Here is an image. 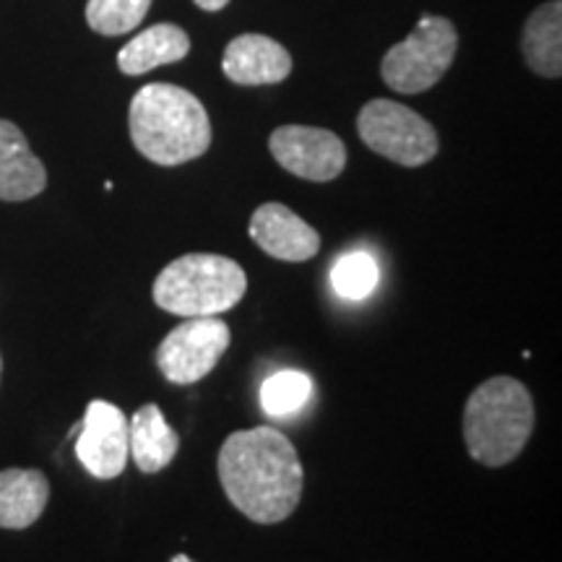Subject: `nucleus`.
Wrapping results in <instances>:
<instances>
[{
    "label": "nucleus",
    "instance_id": "9d476101",
    "mask_svg": "<svg viewBox=\"0 0 562 562\" xmlns=\"http://www.w3.org/2000/svg\"><path fill=\"white\" fill-rule=\"evenodd\" d=\"M250 240L266 256L286 263L311 261L321 250V235L284 203H263L250 216Z\"/></svg>",
    "mask_w": 562,
    "mask_h": 562
},
{
    "label": "nucleus",
    "instance_id": "a211bd4d",
    "mask_svg": "<svg viewBox=\"0 0 562 562\" xmlns=\"http://www.w3.org/2000/svg\"><path fill=\"white\" fill-rule=\"evenodd\" d=\"M313 393V383L305 372L281 370L271 375L261 389V406L271 417H290L307 404Z\"/></svg>",
    "mask_w": 562,
    "mask_h": 562
},
{
    "label": "nucleus",
    "instance_id": "412c9836",
    "mask_svg": "<svg viewBox=\"0 0 562 562\" xmlns=\"http://www.w3.org/2000/svg\"><path fill=\"white\" fill-rule=\"evenodd\" d=\"M172 562H191V560H188V558H186V554H178V558H175Z\"/></svg>",
    "mask_w": 562,
    "mask_h": 562
},
{
    "label": "nucleus",
    "instance_id": "4be33fe9",
    "mask_svg": "<svg viewBox=\"0 0 562 562\" xmlns=\"http://www.w3.org/2000/svg\"><path fill=\"white\" fill-rule=\"evenodd\" d=\"M0 378H3V357H0Z\"/></svg>",
    "mask_w": 562,
    "mask_h": 562
},
{
    "label": "nucleus",
    "instance_id": "423d86ee",
    "mask_svg": "<svg viewBox=\"0 0 562 562\" xmlns=\"http://www.w3.org/2000/svg\"><path fill=\"white\" fill-rule=\"evenodd\" d=\"M364 146L402 167H422L440 149L438 133L419 112L393 100H372L357 115Z\"/></svg>",
    "mask_w": 562,
    "mask_h": 562
},
{
    "label": "nucleus",
    "instance_id": "0eeeda50",
    "mask_svg": "<svg viewBox=\"0 0 562 562\" xmlns=\"http://www.w3.org/2000/svg\"><path fill=\"white\" fill-rule=\"evenodd\" d=\"M229 341V326L216 315L186 318L161 339L154 360L165 381L191 385L203 381L220 364Z\"/></svg>",
    "mask_w": 562,
    "mask_h": 562
},
{
    "label": "nucleus",
    "instance_id": "7ed1b4c3",
    "mask_svg": "<svg viewBox=\"0 0 562 562\" xmlns=\"http://www.w3.org/2000/svg\"><path fill=\"white\" fill-rule=\"evenodd\" d=\"M531 432L533 398L516 378H490L463 406V442L482 467L497 469L516 461Z\"/></svg>",
    "mask_w": 562,
    "mask_h": 562
},
{
    "label": "nucleus",
    "instance_id": "6e6552de",
    "mask_svg": "<svg viewBox=\"0 0 562 562\" xmlns=\"http://www.w3.org/2000/svg\"><path fill=\"white\" fill-rule=\"evenodd\" d=\"M269 149L281 170L311 182L336 180L347 167V149L334 131L313 125H281L271 133Z\"/></svg>",
    "mask_w": 562,
    "mask_h": 562
},
{
    "label": "nucleus",
    "instance_id": "2eb2a0df",
    "mask_svg": "<svg viewBox=\"0 0 562 562\" xmlns=\"http://www.w3.org/2000/svg\"><path fill=\"white\" fill-rule=\"evenodd\" d=\"M188 53H191V37L186 30L175 24H154L117 53V68L125 76H144L159 66L180 63Z\"/></svg>",
    "mask_w": 562,
    "mask_h": 562
},
{
    "label": "nucleus",
    "instance_id": "f03ea898",
    "mask_svg": "<svg viewBox=\"0 0 562 562\" xmlns=\"http://www.w3.org/2000/svg\"><path fill=\"white\" fill-rule=\"evenodd\" d=\"M131 140L140 157L178 167L203 157L211 146V121L201 100L175 83H146L131 100Z\"/></svg>",
    "mask_w": 562,
    "mask_h": 562
},
{
    "label": "nucleus",
    "instance_id": "f8f14e48",
    "mask_svg": "<svg viewBox=\"0 0 562 562\" xmlns=\"http://www.w3.org/2000/svg\"><path fill=\"white\" fill-rule=\"evenodd\" d=\"M47 186L45 165L34 157L19 125L0 121V201H30Z\"/></svg>",
    "mask_w": 562,
    "mask_h": 562
},
{
    "label": "nucleus",
    "instance_id": "ddd939ff",
    "mask_svg": "<svg viewBox=\"0 0 562 562\" xmlns=\"http://www.w3.org/2000/svg\"><path fill=\"white\" fill-rule=\"evenodd\" d=\"M50 501V482L40 469L0 472V529H30Z\"/></svg>",
    "mask_w": 562,
    "mask_h": 562
},
{
    "label": "nucleus",
    "instance_id": "1a4fd4ad",
    "mask_svg": "<svg viewBox=\"0 0 562 562\" xmlns=\"http://www.w3.org/2000/svg\"><path fill=\"white\" fill-rule=\"evenodd\" d=\"M76 456L97 480H115L128 467V419L115 404L94 398L76 438Z\"/></svg>",
    "mask_w": 562,
    "mask_h": 562
},
{
    "label": "nucleus",
    "instance_id": "6ab92c4d",
    "mask_svg": "<svg viewBox=\"0 0 562 562\" xmlns=\"http://www.w3.org/2000/svg\"><path fill=\"white\" fill-rule=\"evenodd\" d=\"M381 271L368 252H349L341 256L331 269L334 290L347 300H364L378 286Z\"/></svg>",
    "mask_w": 562,
    "mask_h": 562
},
{
    "label": "nucleus",
    "instance_id": "f257e3e1",
    "mask_svg": "<svg viewBox=\"0 0 562 562\" xmlns=\"http://www.w3.org/2000/svg\"><path fill=\"white\" fill-rule=\"evenodd\" d=\"M216 474L229 503L261 526L286 521L305 487L297 448L269 425L232 432L216 456Z\"/></svg>",
    "mask_w": 562,
    "mask_h": 562
},
{
    "label": "nucleus",
    "instance_id": "f3484780",
    "mask_svg": "<svg viewBox=\"0 0 562 562\" xmlns=\"http://www.w3.org/2000/svg\"><path fill=\"white\" fill-rule=\"evenodd\" d=\"M151 9V0H89L87 21L102 37H121L136 30Z\"/></svg>",
    "mask_w": 562,
    "mask_h": 562
},
{
    "label": "nucleus",
    "instance_id": "aec40b11",
    "mask_svg": "<svg viewBox=\"0 0 562 562\" xmlns=\"http://www.w3.org/2000/svg\"><path fill=\"white\" fill-rule=\"evenodd\" d=\"M193 3L203 11H222V9H227L229 0H193Z\"/></svg>",
    "mask_w": 562,
    "mask_h": 562
},
{
    "label": "nucleus",
    "instance_id": "9b49d317",
    "mask_svg": "<svg viewBox=\"0 0 562 562\" xmlns=\"http://www.w3.org/2000/svg\"><path fill=\"white\" fill-rule=\"evenodd\" d=\"M224 76L240 87L281 83L292 74V55L281 42L266 34H240L227 45L222 60Z\"/></svg>",
    "mask_w": 562,
    "mask_h": 562
},
{
    "label": "nucleus",
    "instance_id": "39448f33",
    "mask_svg": "<svg viewBox=\"0 0 562 562\" xmlns=\"http://www.w3.org/2000/svg\"><path fill=\"white\" fill-rule=\"evenodd\" d=\"M459 47L456 26L446 16H422L409 37L393 45L381 63V76L398 94H422L448 74Z\"/></svg>",
    "mask_w": 562,
    "mask_h": 562
},
{
    "label": "nucleus",
    "instance_id": "4468645a",
    "mask_svg": "<svg viewBox=\"0 0 562 562\" xmlns=\"http://www.w3.org/2000/svg\"><path fill=\"white\" fill-rule=\"evenodd\" d=\"M128 451L144 474H157L180 451V438L157 404H144L128 419Z\"/></svg>",
    "mask_w": 562,
    "mask_h": 562
},
{
    "label": "nucleus",
    "instance_id": "dca6fc26",
    "mask_svg": "<svg viewBox=\"0 0 562 562\" xmlns=\"http://www.w3.org/2000/svg\"><path fill=\"white\" fill-rule=\"evenodd\" d=\"M524 58L533 74L544 79L562 76V3L547 0L526 19L524 26Z\"/></svg>",
    "mask_w": 562,
    "mask_h": 562
},
{
    "label": "nucleus",
    "instance_id": "20e7f679",
    "mask_svg": "<svg viewBox=\"0 0 562 562\" xmlns=\"http://www.w3.org/2000/svg\"><path fill=\"white\" fill-rule=\"evenodd\" d=\"M245 290L248 277L237 261L216 252H188L159 271L151 294L161 311L180 318H209L240 305Z\"/></svg>",
    "mask_w": 562,
    "mask_h": 562
}]
</instances>
